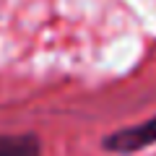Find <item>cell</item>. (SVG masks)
<instances>
[{
	"label": "cell",
	"instance_id": "obj_1",
	"mask_svg": "<svg viewBox=\"0 0 156 156\" xmlns=\"http://www.w3.org/2000/svg\"><path fill=\"white\" fill-rule=\"evenodd\" d=\"M154 143H156V117H151V120H146L140 125L122 128L117 133L107 135L101 140V148L112 151V154H138V151L148 148Z\"/></svg>",
	"mask_w": 156,
	"mask_h": 156
},
{
	"label": "cell",
	"instance_id": "obj_2",
	"mask_svg": "<svg viewBox=\"0 0 156 156\" xmlns=\"http://www.w3.org/2000/svg\"><path fill=\"white\" fill-rule=\"evenodd\" d=\"M0 156H42V146L31 133L0 135Z\"/></svg>",
	"mask_w": 156,
	"mask_h": 156
}]
</instances>
